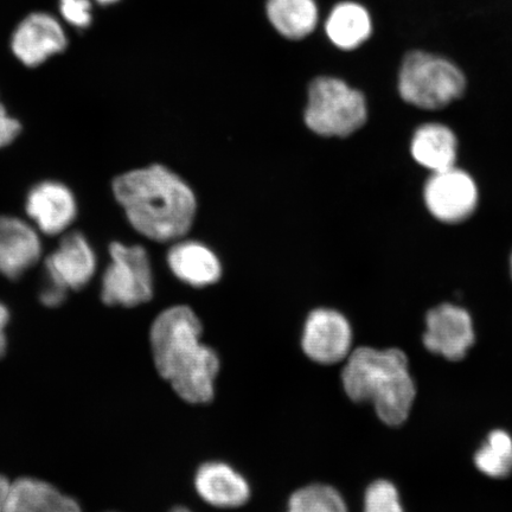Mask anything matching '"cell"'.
Masks as SVG:
<instances>
[{
	"label": "cell",
	"instance_id": "1",
	"mask_svg": "<svg viewBox=\"0 0 512 512\" xmlns=\"http://www.w3.org/2000/svg\"><path fill=\"white\" fill-rule=\"evenodd\" d=\"M113 194L131 226L153 241L183 238L195 219L194 192L163 165H151L115 178Z\"/></svg>",
	"mask_w": 512,
	"mask_h": 512
},
{
	"label": "cell",
	"instance_id": "2",
	"mask_svg": "<svg viewBox=\"0 0 512 512\" xmlns=\"http://www.w3.org/2000/svg\"><path fill=\"white\" fill-rule=\"evenodd\" d=\"M150 336L158 373L179 398L189 403L213 400L220 360L201 342L202 325L195 312L188 306L170 307L153 322Z\"/></svg>",
	"mask_w": 512,
	"mask_h": 512
},
{
	"label": "cell",
	"instance_id": "3",
	"mask_svg": "<svg viewBox=\"0 0 512 512\" xmlns=\"http://www.w3.org/2000/svg\"><path fill=\"white\" fill-rule=\"evenodd\" d=\"M345 393L355 402H371L388 426H400L415 400V384L407 356L399 349L358 348L342 373Z\"/></svg>",
	"mask_w": 512,
	"mask_h": 512
},
{
	"label": "cell",
	"instance_id": "4",
	"mask_svg": "<svg viewBox=\"0 0 512 512\" xmlns=\"http://www.w3.org/2000/svg\"><path fill=\"white\" fill-rule=\"evenodd\" d=\"M305 121L319 136L348 137L366 124V99L342 80L318 78L309 89Z\"/></svg>",
	"mask_w": 512,
	"mask_h": 512
},
{
	"label": "cell",
	"instance_id": "5",
	"mask_svg": "<svg viewBox=\"0 0 512 512\" xmlns=\"http://www.w3.org/2000/svg\"><path fill=\"white\" fill-rule=\"evenodd\" d=\"M465 85L463 73L440 57L414 51L403 61L399 89L408 104L438 110L458 99Z\"/></svg>",
	"mask_w": 512,
	"mask_h": 512
},
{
	"label": "cell",
	"instance_id": "6",
	"mask_svg": "<svg viewBox=\"0 0 512 512\" xmlns=\"http://www.w3.org/2000/svg\"><path fill=\"white\" fill-rule=\"evenodd\" d=\"M110 258L101 279L102 303L134 307L150 302L153 297V277L149 254L145 249L113 242Z\"/></svg>",
	"mask_w": 512,
	"mask_h": 512
},
{
	"label": "cell",
	"instance_id": "7",
	"mask_svg": "<svg viewBox=\"0 0 512 512\" xmlns=\"http://www.w3.org/2000/svg\"><path fill=\"white\" fill-rule=\"evenodd\" d=\"M425 202L431 214L445 223H458L476 210L478 191L465 171L450 168L433 172L425 187Z\"/></svg>",
	"mask_w": 512,
	"mask_h": 512
},
{
	"label": "cell",
	"instance_id": "8",
	"mask_svg": "<svg viewBox=\"0 0 512 512\" xmlns=\"http://www.w3.org/2000/svg\"><path fill=\"white\" fill-rule=\"evenodd\" d=\"M475 343V330L469 312L443 304L427 313L424 344L428 351L460 361Z\"/></svg>",
	"mask_w": 512,
	"mask_h": 512
},
{
	"label": "cell",
	"instance_id": "9",
	"mask_svg": "<svg viewBox=\"0 0 512 512\" xmlns=\"http://www.w3.org/2000/svg\"><path fill=\"white\" fill-rule=\"evenodd\" d=\"M352 330L342 313L318 309L307 317L302 345L307 357L320 364H335L351 354Z\"/></svg>",
	"mask_w": 512,
	"mask_h": 512
},
{
	"label": "cell",
	"instance_id": "10",
	"mask_svg": "<svg viewBox=\"0 0 512 512\" xmlns=\"http://www.w3.org/2000/svg\"><path fill=\"white\" fill-rule=\"evenodd\" d=\"M25 211L41 233L59 235L66 232L78 216V202L66 184L44 181L28 192Z\"/></svg>",
	"mask_w": 512,
	"mask_h": 512
},
{
	"label": "cell",
	"instance_id": "11",
	"mask_svg": "<svg viewBox=\"0 0 512 512\" xmlns=\"http://www.w3.org/2000/svg\"><path fill=\"white\" fill-rule=\"evenodd\" d=\"M98 260L86 236L73 232L46 259L47 278L69 291H79L93 279Z\"/></svg>",
	"mask_w": 512,
	"mask_h": 512
},
{
	"label": "cell",
	"instance_id": "12",
	"mask_svg": "<svg viewBox=\"0 0 512 512\" xmlns=\"http://www.w3.org/2000/svg\"><path fill=\"white\" fill-rule=\"evenodd\" d=\"M41 255L42 242L34 226L15 216L0 215V274L19 279Z\"/></svg>",
	"mask_w": 512,
	"mask_h": 512
},
{
	"label": "cell",
	"instance_id": "13",
	"mask_svg": "<svg viewBox=\"0 0 512 512\" xmlns=\"http://www.w3.org/2000/svg\"><path fill=\"white\" fill-rule=\"evenodd\" d=\"M12 51L27 67H37L49 57L62 53L67 37L59 22L47 14L25 18L12 36Z\"/></svg>",
	"mask_w": 512,
	"mask_h": 512
},
{
	"label": "cell",
	"instance_id": "14",
	"mask_svg": "<svg viewBox=\"0 0 512 512\" xmlns=\"http://www.w3.org/2000/svg\"><path fill=\"white\" fill-rule=\"evenodd\" d=\"M195 488L204 502L222 509L239 508L251 496L247 480L232 466L220 462L207 463L198 469Z\"/></svg>",
	"mask_w": 512,
	"mask_h": 512
},
{
	"label": "cell",
	"instance_id": "15",
	"mask_svg": "<svg viewBox=\"0 0 512 512\" xmlns=\"http://www.w3.org/2000/svg\"><path fill=\"white\" fill-rule=\"evenodd\" d=\"M3 512H82L74 498L36 478H21L11 485Z\"/></svg>",
	"mask_w": 512,
	"mask_h": 512
},
{
	"label": "cell",
	"instance_id": "16",
	"mask_svg": "<svg viewBox=\"0 0 512 512\" xmlns=\"http://www.w3.org/2000/svg\"><path fill=\"white\" fill-rule=\"evenodd\" d=\"M168 262L176 277L191 286L215 284L221 277L219 259L200 242L176 243L169 251Z\"/></svg>",
	"mask_w": 512,
	"mask_h": 512
},
{
	"label": "cell",
	"instance_id": "17",
	"mask_svg": "<svg viewBox=\"0 0 512 512\" xmlns=\"http://www.w3.org/2000/svg\"><path fill=\"white\" fill-rule=\"evenodd\" d=\"M412 155L416 163L433 172L453 168L457 159V138L444 125L421 126L412 140Z\"/></svg>",
	"mask_w": 512,
	"mask_h": 512
},
{
	"label": "cell",
	"instance_id": "18",
	"mask_svg": "<svg viewBox=\"0 0 512 512\" xmlns=\"http://www.w3.org/2000/svg\"><path fill=\"white\" fill-rule=\"evenodd\" d=\"M326 35L336 47H360L371 35V19L362 5L344 2L335 6L325 24Z\"/></svg>",
	"mask_w": 512,
	"mask_h": 512
},
{
	"label": "cell",
	"instance_id": "19",
	"mask_svg": "<svg viewBox=\"0 0 512 512\" xmlns=\"http://www.w3.org/2000/svg\"><path fill=\"white\" fill-rule=\"evenodd\" d=\"M267 16L280 35L299 40L315 30L318 8L315 0H268Z\"/></svg>",
	"mask_w": 512,
	"mask_h": 512
},
{
	"label": "cell",
	"instance_id": "20",
	"mask_svg": "<svg viewBox=\"0 0 512 512\" xmlns=\"http://www.w3.org/2000/svg\"><path fill=\"white\" fill-rule=\"evenodd\" d=\"M475 464L484 475L504 478L512 472V438L502 430L492 431L476 453Z\"/></svg>",
	"mask_w": 512,
	"mask_h": 512
},
{
	"label": "cell",
	"instance_id": "21",
	"mask_svg": "<svg viewBox=\"0 0 512 512\" xmlns=\"http://www.w3.org/2000/svg\"><path fill=\"white\" fill-rule=\"evenodd\" d=\"M288 511L349 512L342 495L332 486L323 484H312L294 492Z\"/></svg>",
	"mask_w": 512,
	"mask_h": 512
},
{
	"label": "cell",
	"instance_id": "22",
	"mask_svg": "<svg viewBox=\"0 0 512 512\" xmlns=\"http://www.w3.org/2000/svg\"><path fill=\"white\" fill-rule=\"evenodd\" d=\"M364 512H405L395 485L388 480L371 484L364 497Z\"/></svg>",
	"mask_w": 512,
	"mask_h": 512
},
{
	"label": "cell",
	"instance_id": "23",
	"mask_svg": "<svg viewBox=\"0 0 512 512\" xmlns=\"http://www.w3.org/2000/svg\"><path fill=\"white\" fill-rule=\"evenodd\" d=\"M61 14L76 28L85 29L92 22V6L89 0H60Z\"/></svg>",
	"mask_w": 512,
	"mask_h": 512
},
{
	"label": "cell",
	"instance_id": "24",
	"mask_svg": "<svg viewBox=\"0 0 512 512\" xmlns=\"http://www.w3.org/2000/svg\"><path fill=\"white\" fill-rule=\"evenodd\" d=\"M22 125L6 111L0 102V149L14 143L21 134Z\"/></svg>",
	"mask_w": 512,
	"mask_h": 512
},
{
	"label": "cell",
	"instance_id": "25",
	"mask_svg": "<svg viewBox=\"0 0 512 512\" xmlns=\"http://www.w3.org/2000/svg\"><path fill=\"white\" fill-rule=\"evenodd\" d=\"M68 291L63 287L47 281L40 292V302L47 307H57L66 302Z\"/></svg>",
	"mask_w": 512,
	"mask_h": 512
},
{
	"label": "cell",
	"instance_id": "26",
	"mask_svg": "<svg viewBox=\"0 0 512 512\" xmlns=\"http://www.w3.org/2000/svg\"><path fill=\"white\" fill-rule=\"evenodd\" d=\"M11 313L9 307L0 303V358L8 351V336H6V328L10 323Z\"/></svg>",
	"mask_w": 512,
	"mask_h": 512
},
{
	"label": "cell",
	"instance_id": "27",
	"mask_svg": "<svg viewBox=\"0 0 512 512\" xmlns=\"http://www.w3.org/2000/svg\"><path fill=\"white\" fill-rule=\"evenodd\" d=\"M12 483L9 479L0 475V512H3L11 491Z\"/></svg>",
	"mask_w": 512,
	"mask_h": 512
},
{
	"label": "cell",
	"instance_id": "28",
	"mask_svg": "<svg viewBox=\"0 0 512 512\" xmlns=\"http://www.w3.org/2000/svg\"><path fill=\"white\" fill-rule=\"evenodd\" d=\"M98 2L100 4H112V3H115V2H118V0H98Z\"/></svg>",
	"mask_w": 512,
	"mask_h": 512
},
{
	"label": "cell",
	"instance_id": "29",
	"mask_svg": "<svg viewBox=\"0 0 512 512\" xmlns=\"http://www.w3.org/2000/svg\"><path fill=\"white\" fill-rule=\"evenodd\" d=\"M171 512H191V511L189 509L179 507V508L172 510Z\"/></svg>",
	"mask_w": 512,
	"mask_h": 512
},
{
	"label": "cell",
	"instance_id": "30",
	"mask_svg": "<svg viewBox=\"0 0 512 512\" xmlns=\"http://www.w3.org/2000/svg\"><path fill=\"white\" fill-rule=\"evenodd\" d=\"M511 274H512V255H511Z\"/></svg>",
	"mask_w": 512,
	"mask_h": 512
},
{
	"label": "cell",
	"instance_id": "31",
	"mask_svg": "<svg viewBox=\"0 0 512 512\" xmlns=\"http://www.w3.org/2000/svg\"><path fill=\"white\" fill-rule=\"evenodd\" d=\"M288 512H291V511H288Z\"/></svg>",
	"mask_w": 512,
	"mask_h": 512
}]
</instances>
